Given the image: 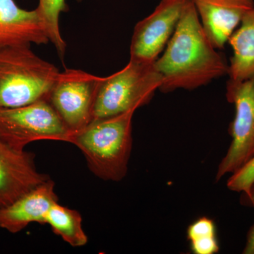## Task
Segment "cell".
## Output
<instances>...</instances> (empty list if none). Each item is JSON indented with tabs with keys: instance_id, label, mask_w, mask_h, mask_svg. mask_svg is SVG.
<instances>
[{
	"instance_id": "12",
	"label": "cell",
	"mask_w": 254,
	"mask_h": 254,
	"mask_svg": "<svg viewBox=\"0 0 254 254\" xmlns=\"http://www.w3.org/2000/svg\"><path fill=\"white\" fill-rule=\"evenodd\" d=\"M49 42L46 26L36 9H21L14 0H0V48Z\"/></svg>"
},
{
	"instance_id": "9",
	"label": "cell",
	"mask_w": 254,
	"mask_h": 254,
	"mask_svg": "<svg viewBox=\"0 0 254 254\" xmlns=\"http://www.w3.org/2000/svg\"><path fill=\"white\" fill-rule=\"evenodd\" d=\"M35 157L31 152L14 149L0 140V208L50 179L38 171Z\"/></svg>"
},
{
	"instance_id": "8",
	"label": "cell",
	"mask_w": 254,
	"mask_h": 254,
	"mask_svg": "<svg viewBox=\"0 0 254 254\" xmlns=\"http://www.w3.org/2000/svg\"><path fill=\"white\" fill-rule=\"evenodd\" d=\"M190 0H161L154 11L136 23L130 45V60L154 63L166 48Z\"/></svg>"
},
{
	"instance_id": "18",
	"label": "cell",
	"mask_w": 254,
	"mask_h": 254,
	"mask_svg": "<svg viewBox=\"0 0 254 254\" xmlns=\"http://www.w3.org/2000/svg\"><path fill=\"white\" fill-rule=\"evenodd\" d=\"M244 204L254 208V185L251 189L250 195L247 199L243 200ZM242 254H254V224L247 232V241Z\"/></svg>"
},
{
	"instance_id": "5",
	"label": "cell",
	"mask_w": 254,
	"mask_h": 254,
	"mask_svg": "<svg viewBox=\"0 0 254 254\" xmlns=\"http://www.w3.org/2000/svg\"><path fill=\"white\" fill-rule=\"evenodd\" d=\"M72 135L48 99L0 108V140L14 149L24 150L30 143L44 140L70 143Z\"/></svg>"
},
{
	"instance_id": "10",
	"label": "cell",
	"mask_w": 254,
	"mask_h": 254,
	"mask_svg": "<svg viewBox=\"0 0 254 254\" xmlns=\"http://www.w3.org/2000/svg\"><path fill=\"white\" fill-rule=\"evenodd\" d=\"M203 30L216 49L221 50L245 15L254 7V0H190Z\"/></svg>"
},
{
	"instance_id": "4",
	"label": "cell",
	"mask_w": 254,
	"mask_h": 254,
	"mask_svg": "<svg viewBox=\"0 0 254 254\" xmlns=\"http://www.w3.org/2000/svg\"><path fill=\"white\" fill-rule=\"evenodd\" d=\"M161 84V76L154 63L129 60L123 69L100 81L91 123L148 104Z\"/></svg>"
},
{
	"instance_id": "3",
	"label": "cell",
	"mask_w": 254,
	"mask_h": 254,
	"mask_svg": "<svg viewBox=\"0 0 254 254\" xmlns=\"http://www.w3.org/2000/svg\"><path fill=\"white\" fill-rule=\"evenodd\" d=\"M60 71L35 54L31 46L0 48V108L48 99Z\"/></svg>"
},
{
	"instance_id": "6",
	"label": "cell",
	"mask_w": 254,
	"mask_h": 254,
	"mask_svg": "<svg viewBox=\"0 0 254 254\" xmlns=\"http://www.w3.org/2000/svg\"><path fill=\"white\" fill-rule=\"evenodd\" d=\"M225 95L235 115L230 126L231 143L219 164L216 182L235 173L254 155V76L243 81L230 78Z\"/></svg>"
},
{
	"instance_id": "7",
	"label": "cell",
	"mask_w": 254,
	"mask_h": 254,
	"mask_svg": "<svg viewBox=\"0 0 254 254\" xmlns=\"http://www.w3.org/2000/svg\"><path fill=\"white\" fill-rule=\"evenodd\" d=\"M103 77L79 69L60 72L48 100L71 133L81 131L92 121L93 105Z\"/></svg>"
},
{
	"instance_id": "11",
	"label": "cell",
	"mask_w": 254,
	"mask_h": 254,
	"mask_svg": "<svg viewBox=\"0 0 254 254\" xmlns=\"http://www.w3.org/2000/svg\"><path fill=\"white\" fill-rule=\"evenodd\" d=\"M57 202L59 198L55 183L50 178L9 205L0 208V228L16 234L30 224H46L47 213Z\"/></svg>"
},
{
	"instance_id": "16",
	"label": "cell",
	"mask_w": 254,
	"mask_h": 254,
	"mask_svg": "<svg viewBox=\"0 0 254 254\" xmlns=\"http://www.w3.org/2000/svg\"><path fill=\"white\" fill-rule=\"evenodd\" d=\"M187 240L195 254H215L220 251L215 222L208 217H200L188 227Z\"/></svg>"
},
{
	"instance_id": "1",
	"label": "cell",
	"mask_w": 254,
	"mask_h": 254,
	"mask_svg": "<svg viewBox=\"0 0 254 254\" xmlns=\"http://www.w3.org/2000/svg\"><path fill=\"white\" fill-rule=\"evenodd\" d=\"M154 66L161 76L163 93L195 89L228 74L226 58L212 44L190 0Z\"/></svg>"
},
{
	"instance_id": "14",
	"label": "cell",
	"mask_w": 254,
	"mask_h": 254,
	"mask_svg": "<svg viewBox=\"0 0 254 254\" xmlns=\"http://www.w3.org/2000/svg\"><path fill=\"white\" fill-rule=\"evenodd\" d=\"M46 224L51 227L55 235L71 247H84L88 243L81 213L60 205L59 202L52 205L47 213Z\"/></svg>"
},
{
	"instance_id": "17",
	"label": "cell",
	"mask_w": 254,
	"mask_h": 254,
	"mask_svg": "<svg viewBox=\"0 0 254 254\" xmlns=\"http://www.w3.org/2000/svg\"><path fill=\"white\" fill-rule=\"evenodd\" d=\"M254 185V155L252 158L232 174L227 182V187L232 191L242 193V201L250 195L251 189Z\"/></svg>"
},
{
	"instance_id": "2",
	"label": "cell",
	"mask_w": 254,
	"mask_h": 254,
	"mask_svg": "<svg viewBox=\"0 0 254 254\" xmlns=\"http://www.w3.org/2000/svg\"><path fill=\"white\" fill-rule=\"evenodd\" d=\"M135 112L92 122L71 136L70 143L81 150L88 169L100 180L120 182L126 177L133 145Z\"/></svg>"
},
{
	"instance_id": "13",
	"label": "cell",
	"mask_w": 254,
	"mask_h": 254,
	"mask_svg": "<svg viewBox=\"0 0 254 254\" xmlns=\"http://www.w3.org/2000/svg\"><path fill=\"white\" fill-rule=\"evenodd\" d=\"M233 55L229 63L230 79L243 81L254 76V7L244 16L229 38Z\"/></svg>"
},
{
	"instance_id": "15",
	"label": "cell",
	"mask_w": 254,
	"mask_h": 254,
	"mask_svg": "<svg viewBox=\"0 0 254 254\" xmlns=\"http://www.w3.org/2000/svg\"><path fill=\"white\" fill-rule=\"evenodd\" d=\"M76 1L81 2L82 0ZM36 9L45 23L50 43H53L60 59L63 61L66 43L60 32L59 19L61 13L68 11L66 0H39Z\"/></svg>"
}]
</instances>
